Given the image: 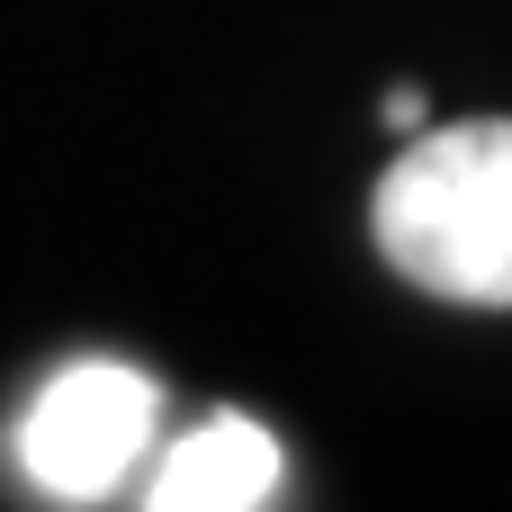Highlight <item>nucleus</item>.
Masks as SVG:
<instances>
[{"label":"nucleus","instance_id":"obj_2","mask_svg":"<svg viewBox=\"0 0 512 512\" xmlns=\"http://www.w3.org/2000/svg\"><path fill=\"white\" fill-rule=\"evenodd\" d=\"M162 432V387L126 360H72L18 414V468L45 504H108Z\"/></svg>","mask_w":512,"mask_h":512},{"label":"nucleus","instance_id":"obj_3","mask_svg":"<svg viewBox=\"0 0 512 512\" xmlns=\"http://www.w3.org/2000/svg\"><path fill=\"white\" fill-rule=\"evenodd\" d=\"M279 486H288V459L252 414H216L144 468L153 512H261V504H279Z\"/></svg>","mask_w":512,"mask_h":512},{"label":"nucleus","instance_id":"obj_1","mask_svg":"<svg viewBox=\"0 0 512 512\" xmlns=\"http://www.w3.org/2000/svg\"><path fill=\"white\" fill-rule=\"evenodd\" d=\"M396 279L450 306H512V117L423 126L369 198Z\"/></svg>","mask_w":512,"mask_h":512},{"label":"nucleus","instance_id":"obj_4","mask_svg":"<svg viewBox=\"0 0 512 512\" xmlns=\"http://www.w3.org/2000/svg\"><path fill=\"white\" fill-rule=\"evenodd\" d=\"M387 126H396V135H423V126H432V117H423V90H414V81H396V90H387Z\"/></svg>","mask_w":512,"mask_h":512}]
</instances>
